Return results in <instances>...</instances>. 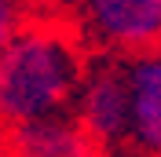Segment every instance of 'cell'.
<instances>
[{
    "label": "cell",
    "instance_id": "obj_5",
    "mask_svg": "<svg viewBox=\"0 0 161 157\" xmlns=\"http://www.w3.org/2000/svg\"><path fill=\"white\" fill-rule=\"evenodd\" d=\"M0 157H103V150L73 113H55L0 132Z\"/></svg>",
    "mask_w": 161,
    "mask_h": 157
},
{
    "label": "cell",
    "instance_id": "obj_8",
    "mask_svg": "<svg viewBox=\"0 0 161 157\" xmlns=\"http://www.w3.org/2000/svg\"><path fill=\"white\" fill-rule=\"evenodd\" d=\"M158 8H161V0H158Z\"/></svg>",
    "mask_w": 161,
    "mask_h": 157
},
{
    "label": "cell",
    "instance_id": "obj_2",
    "mask_svg": "<svg viewBox=\"0 0 161 157\" xmlns=\"http://www.w3.org/2000/svg\"><path fill=\"white\" fill-rule=\"evenodd\" d=\"M80 33L106 55H139L161 48L158 0H80Z\"/></svg>",
    "mask_w": 161,
    "mask_h": 157
},
{
    "label": "cell",
    "instance_id": "obj_1",
    "mask_svg": "<svg viewBox=\"0 0 161 157\" xmlns=\"http://www.w3.org/2000/svg\"><path fill=\"white\" fill-rule=\"evenodd\" d=\"M84 66V44L73 26L30 19L0 48V132L70 113Z\"/></svg>",
    "mask_w": 161,
    "mask_h": 157
},
{
    "label": "cell",
    "instance_id": "obj_6",
    "mask_svg": "<svg viewBox=\"0 0 161 157\" xmlns=\"http://www.w3.org/2000/svg\"><path fill=\"white\" fill-rule=\"evenodd\" d=\"M26 22H30V8H26V0H0V48H4V44H8Z\"/></svg>",
    "mask_w": 161,
    "mask_h": 157
},
{
    "label": "cell",
    "instance_id": "obj_4",
    "mask_svg": "<svg viewBox=\"0 0 161 157\" xmlns=\"http://www.w3.org/2000/svg\"><path fill=\"white\" fill-rule=\"evenodd\" d=\"M128 91V143L136 157H161V48L121 59Z\"/></svg>",
    "mask_w": 161,
    "mask_h": 157
},
{
    "label": "cell",
    "instance_id": "obj_7",
    "mask_svg": "<svg viewBox=\"0 0 161 157\" xmlns=\"http://www.w3.org/2000/svg\"><path fill=\"white\" fill-rule=\"evenodd\" d=\"M51 4H55V8H77L80 0H51Z\"/></svg>",
    "mask_w": 161,
    "mask_h": 157
},
{
    "label": "cell",
    "instance_id": "obj_3",
    "mask_svg": "<svg viewBox=\"0 0 161 157\" xmlns=\"http://www.w3.org/2000/svg\"><path fill=\"white\" fill-rule=\"evenodd\" d=\"M70 113L99 143V150L128 143V91H125L121 59L106 55V59H95L84 66Z\"/></svg>",
    "mask_w": 161,
    "mask_h": 157
}]
</instances>
